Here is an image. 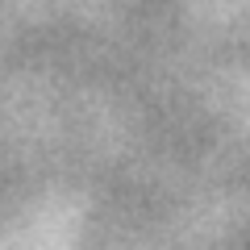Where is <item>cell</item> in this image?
I'll list each match as a JSON object with an SVG mask.
<instances>
[]
</instances>
